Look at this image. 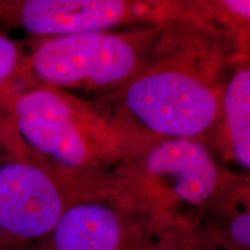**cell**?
<instances>
[{
    "instance_id": "obj_5",
    "label": "cell",
    "mask_w": 250,
    "mask_h": 250,
    "mask_svg": "<svg viewBox=\"0 0 250 250\" xmlns=\"http://www.w3.org/2000/svg\"><path fill=\"white\" fill-rule=\"evenodd\" d=\"M126 4L117 0H26L0 1V23L36 35L66 36L103 31L120 23Z\"/></svg>"
},
{
    "instance_id": "obj_3",
    "label": "cell",
    "mask_w": 250,
    "mask_h": 250,
    "mask_svg": "<svg viewBox=\"0 0 250 250\" xmlns=\"http://www.w3.org/2000/svg\"><path fill=\"white\" fill-rule=\"evenodd\" d=\"M64 211L62 193L44 168L22 160L0 165V241L23 246L44 239Z\"/></svg>"
},
{
    "instance_id": "obj_11",
    "label": "cell",
    "mask_w": 250,
    "mask_h": 250,
    "mask_svg": "<svg viewBox=\"0 0 250 250\" xmlns=\"http://www.w3.org/2000/svg\"><path fill=\"white\" fill-rule=\"evenodd\" d=\"M226 7L233 12L234 14L240 15L242 18L249 19L250 17V2L247 0H228V1L224 2Z\"/></svg>"
},
{
    "instance_id": "obj_6",
    "label": "cell",
    "mask_w": 250,
    "mask_h": 250,
    "mask_svg": "<svg viewBox=\"0 0 250 250\" xmlns=\"http://www.w3.org/2000/svg\"><path fill=\"white\" fill-rule=\"evenodd\" d=\"M146 169L154 176L173 181L175 195L190 204H199L212 195L218 168L204 146L190 139H170L147 155Z\"/></svg>"
},
{
    "instance_id": "obj_1",
    "label": "cell",
    "mask_w": 250,
    "mask_h": 250,
    "mask_svg": "<svg viewBox=\"0 0 250 250\" xmlns=\"http://www.w3.org/2000/svg\"><path fill=\"white\" fill-rule=\"evenodd\" d=\"M129 110L153 132L190 139L217 115V99L205 83L179 71H159L133 81L125 95Z\"/></svg>"
},
{
    "instance_id": "obj_9",
    "label": "cell",
    "mask_w": 250,
    "mask_h": 250,
    "mask_svg": "<svg viewBox=\"0 0 250 250\" xmlns=\"http://www.w3.org/2000/svg\"><path fill=\"white\" fill-rule=\"evenodd\" d=\"M21 65V52L17 43L0 33V86L17 73Z\"/></svg>"
},
{
    "instance_id": "obj_10",
    "label": "cell",
    "mask_w": 250,
    "mask_h": 250,
    "mask_svg": "<svg viewBox=\"0 0 250 250\" xmlns=\"http://www.w3.org/2000/svg\"><path fill=\"white\" fill-rule=\"evenodd\" d=\"M230 236L240 246L249 247L250 245V217L249 213H241L234 218L230 224Z\"/></svg>"
},
{
    "instance_id": "obj_2",
    "label": "cell",
    "mask_w": 250,
    "mask_h": 250,
    "mask_svg": "<svg viewBox=\"0 0 250 250\" xmlns=\"http://www.w3.org/2000/svg\"><path fill=\"white\" fill-rule=\"evenodd\" d=\"M136 54L127 41L104 31L52 37L35 50L30 70L45 83L108 85L127 77Z\"/></svg>"
},
{
    "instance_id": "obj_8",
    "label": "cell",
    "mask_w": 250,
    "mask_h": 250,
    "mask_svg": "<svg viewBox=\"0 0 250 250\" xmlns=\"http://www.w3.org/2000/svg\"><path fill=\"white\" fill-rule=\"evenodd\" d=\"M228 131L236 160L250 168V71L242 70L230 80L224 98Z\"/></svg>"
},
{
    "instance_id": "obj_7",
    "label": "cell",
    "mask_w": 250,
    "mask_h": 250,
    "mask_svg": "<svg viewBox=\"0 0 250 250\" xmlns=\"http://www.w3.org/2000/svg\"><path fill=\"white\" fill-rule=\"evenodd\" d=\"M50 235L52 250H120L122 224L112 208L86 203L65 208Z\"/></svg>"
},
{
    "instance_id": "obj_4",
    "label": "cell",
    "mask_w": 250,
    "mask_h": 250,
    "mask_svg": "<svg viewBox=\"0 0 250 250\" xmlns=\"http://www.w3.org/2000/svg\"><path fill=\"white\" fill-rule=\"evenodd\" d=\"M12 116L18 133L40 154L59 165L79 167L87 160V147L71 108L57 93L33 88L15 96Z\"/></svg>"
}]
</instances>
